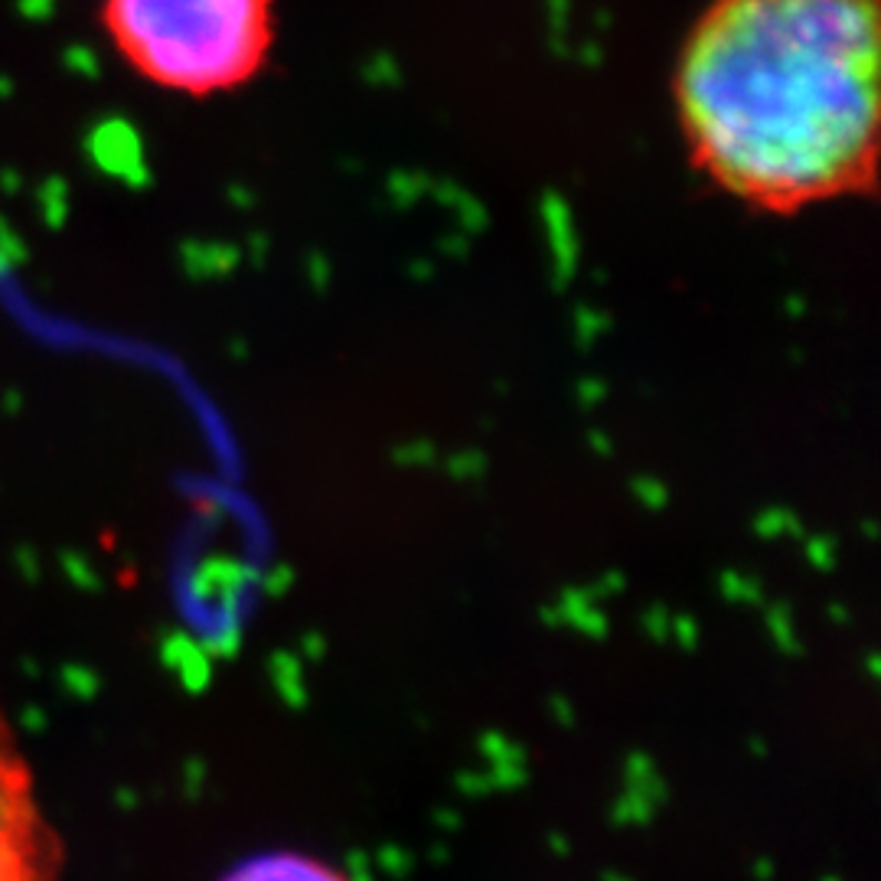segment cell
<instances>
[{"instance_id":"cell-1","label":"cell","mask_w":881,"mask_h":881,"mask_svg":"<svg viewBox=\"0 0 881 881\" xmlns=\"http://www.w3.org/2000/svg\"><path fill=\"white\" fill-rule=\"evenodd\" d=\"M673 109L696 174L745 209L875 196L881 0H708L676 53Z\"/></svg>"},{"instance_id":"cell-4","label":"cell","mask_w":881,"mask_h":881,"mask_svg":"<svg viewBox=\"0 0 881 881\" xmlns=\"http://www.w3.org/2000/svg\"><path fill=\"white\" fill-rule=\"evenodd\" d=\"M226 881H347L340 872L300 859V856H265L248 865H242Z\"/></svg>"},{"instance_id":"cell-2","label":"cell","mask_w":881,"mask_h":881,"mask_svg":"<svg viewBox=\"0 0 881 881\" xmlns=\"http://www.w3.org/2000/svg\"><path fill=\"white\" fill-rule=\"evenodd\" d=\"M95 17L131 75L196 102L252 85L278 40V0H95Z\"/></svg>"},{"instance_id":"cell-3","label":"cell","mask_w":881,"mask_h":881,"mask_svg":"<svg viewBox=\"0 0 881 881\" xmlns=\"http://www.w3.org/2000/svg\"><path fill=\"white\" fill-rule=\"evenodd\" d=\"M62 862V839L37 774L0 708V881H59Z\"/></svg>"}]
</instances>
